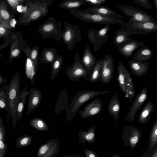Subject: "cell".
<instances>
[{
	"label": "cell",
	"instance_id": "6da1fadb",
	"mask_svg": "<svg viewBox=\"0 0 157 157\" xmlns=\"http://www.w3.org/2000/svg\"><path fill=\"white\" fill-rule=\"evenodd\" d=\"M20 75L17 71L11 78L8 85V98L9 111L7 112V120L10 117L12 123L15 125L17 121L16 116L17 105L20 94Z\"/></svg>",
	"mask_w": 157,
	"mask_h": 157
},
{
	"label": "cell",
	"instance_id": "7a4b0ae2",
	"mask_svg": "<svg viewBox=\"0 0 157 157\" xmlns=\"http://www.w3.org/2000/svg\"><path fill=\"white\" fill-rule=\"evenodd\" d=\"M109 90L96 91L86 90L79 91L72 98L67 109L66 120L69 122L73 120L80 107L91 99L101 95L105 94Z\"/></svg>",
	"mask_w": 157,
	"mask_h": 157
},
{
	"label": "cell",
	"instance_id": "3957f363",
	"mask_svg": "<svg viewBox=\"0 0 157 157\" xmlns=\"http://www.w3.org/2000/svg\"><path fill=\"white\" fill-rule=\"evenodd\" d=\"M53 0H36L28 1V8L24 15L23 22L25 24L38 20L46 16L48 8L52 4Z\"/></svg>",
	"mask_w": 157,
	"mask_h": 157
},
{
	"label": "cell",
	"instance_id": "277c9868",
	"mask_svg": "<svg viewBox=\"0 0 157 157\" xmlns=\"http://www.w3.org/2000/svg\"><path fill=\"white\" fill-rule=\"evenodd\" d=\"M117 81L125 98L131 102L135 95V88L133 79L130 73L122 61L118 63Z\"/></svg>",
	"mask_w": 157,
	"mask_h": 157
},
{
	"label": "cell",
	"instance_id": "5b68a950",
	"mask_svg": "<svg viewBox=\"0 0 157 157\" xmlns=\"http://www.w3.org/2000/svg\"><path fill=\"white\" fill-rule=\"evenodd\" d=\"M68 11L77 18L86 22L106 25L118 24L124 27L127 24L126 22L121 19L105 17L98 14L89 13L81 10L74 9Z\"/></svg>",
	"mask_w": 157,
	"mask_h": 157
},
{
	"label": "cell",
	"instance_id": "8992f818",
	"mask_svg": "<svg viewBox=\"0 0 157 157\" xmlns=\"http://www.w3.org/2000/svg\"><path fill=\"white\" fill-rule=\"evenodd\" d=\"M62 22L56 21L53 17H49L48 19L38 28L39 33L44 39L53 38L59 42L62 38Z\"/></svg>",
	"mask_w": 157,
	"mask_h": 157
},
{
	"label": "cell",
	"instance_id": "52a82bcc",
	"mask_svg": "<svg viewBox=\"0 0 157 157\" xmlns=\"http://www.w3.org/2000/svg\"><path fill=\"white\" fill-rule=\"evenodd\" d=\"M64 27L62 31L63 41L67 46L68 50H72L77 43L82 39L80 27L76 25L64 22Z\"/></svg>",
	"mask_w": 157,
	"mask_h": 157
},
{
	"label": "cell",
	"instance_id": "ba28073f",
	"mask_svg": "<svg viewBox=\"0 0 157 157\" xmlns=\"http://www.w3.org/2000/svg\"><path fill=\"white\" fill-rule=\"evenodd\" d=\"M129 36L134 34L145 35L157 31V23L152 22H139L130 18L125 27Z\"/></svg>",
	"mask_w": 157,
	"mask_h": 157
},
{
	"label": "cell",
	"instance_id": "9c48e42d",
	"mask_svg": "<svg viewBox=\"0 0 157 157\" xmlns=\"http://www.w3.org/2000/svg\"><path fill=\"white\" fill-rule=\"evenodd\" d=\"M143 131L136 126L124 125L122 133V140L124 146H128L131 151H133L140 141Z\"/></svg>",
	"mask_w": 157,
	"mask_h": 157
},
{
	"label": "cell",
	"instance_id": "30bf717a",
	"mask_svg": "<svg viewBox=\"0 0 157 157\" xmlns=\"http://www.w3.org/2000/svg\"><path fill=\"white\" fill-rule=\"evenodd\" d=\"M66 74L69 79L73 82H77L81 78L86 80L88 74L83 65L79 53H76L72 65L66 68Z\"/></svg>",
	"mask_w": 157,
	"mask_h": 157
},
{
	"label": "cell",
	"instance_id": "8fae6325",
	"mask_svg": "<svg viewBox=\"0 0 157 157\" xmlns=\"http://www.w3.org/2000/svg\"><path fill=\"white\" fill-rule=\"evenodd\" d=\"M118 8L126 16L131 17L139 22H152L157 23V21L151 15L142 10L135 7L126 5H120Z\"/></svg>",
	"mask_w": 157,
	"mask_h": 157
},
{
	"label": "cell",
	"instance_id": "7c38bea8",
	"mask_svg": "<svg viewBox=\"0 0 157 157\" xmlns=\"http://www.w3.org/2000/svg\"><path fill=\"white\" fill-rule=\"evenodd\" d=\"M148 97L147 89L145 87L142 89L136 96L125 117V121L130 123L134 121L136 112L146 101Z\"/></svg>",
	"mask_w": 157,
	"mask_h": 157
},
{
	"label": "cell",
	"instance_id": "4fadbf2b",
	"mask_svg": "<svg viewBox=\"0 0 157 157\" xmlns=\"http://www.w3.org/2000/svg\"><path fill=\"white\" fill-rule=\"evenodd\" d=\"M101 59L102 68L99 81L103 84L110 82L113 78L114 65L113 58L110 54L106 55Z\"/></svg>",
	"mask_w": 157,
	"mask_h": 157
},
{
	"label": "cell",
	"instance_id": "5bb4252c",
	"mask_svg": "<svg viewBox=\"0 0 157 157\" xmlns=\"http://www.w3.org/2000/svg\"><path fill=\"white\" fill-rule=\"evenodd\" d=\"M60 149L58 139L49 140L39 148L36 157H54L57 155Z\"/></svg>",
	"mask_w": 157,
	"mask_h": 157
},
{
	"label": "cell",
	"instance_id": "9a60e30c",
	"mask_svg": "<svg viewBox=\"0 0 157 157\" xmlns=\"http://www.w3.org/2000/svg\"><path fill=\"white\" fill-rule=\"evenodd\" d=\"M87 37L93 44L94 50L95 52L98 51L108 39L107 32L102 29L98 30L89 29L88 32Z\"/></svg>",
	"mask_w": 157,
	"mask_h": 157
},
{
	"label": "cell",
	"instance_id": "2e32d148",
	"mask_svg": "<svg viewBox=\"0 0 157 157\" xmlns=\"http://www.w3.org/2000/svg\"><path fill=\"white\" fill-rule=\"evenodd\" d=\"M103 101L98 98H96L83 108V110L78 112L82 118H86L93 117L101 112L103 108Z\"/></svg>",
	"mask_w": 157,
	"mask_h": 157
},
{
	"label": "cell",
	"instance_id": "e0dca14e",
	"mask_svg": "<svg viewBox=\"0 0 157 157\" xmlns=\"http://www.w3.org/2000/svg\"><path fill=\"white\" fill-rule=\"evenodd\" d=\"M29 97L26 114H29L36 109L41 102V91L36 87H32L29 92Z\"/></svg>",
	"mask_w": 157,
	"mask_h": 157
},
{
	"label": "cell",
	"instance_id": "ac0fdd59",
	"mask_svg": "<svg viewBox=\"0 0 157 157\" xmlns=\"http://www.w3.org/2000/svg\"><path fill=\"white\" fill-rule=\"evenodd\" d=\"M81 61L88 75H90L96 64L98 60L88 45L85 47Z\"/></svg>",
	"mask_w": 157,
	"mask_h": 157
},
{
	"label": "cell",
	"instance_id": "d6986e66",
	"mask_svg": "<svg viewBox=\"0 0 157 157\" xmlns=\"http://www.w3.org/2000/svg\"><path fill=\"white\" fill-rule=\"evenodd\" d=\"M83 11L90 13L98 14L101 16L111 18L124 19V17L117 13L108 7L100 6L87 8Z\"/></svg>",
	"mask_w": 157,
	"mask_h": 157
},
{
	"label": "cell",
	"instance_id": "ffe728a7",
	"mask_svg": "<svg viewBox=\"0 0 157 157\" xmlns=\"http://www.w3.org/2000/svg\"><path fill=\"white\" fill-rule=\"evenodd\" d=\"M145 46V44L134 40L118 47L120 53L126 58L131 56L139 47Z\"/></svg>",
	"mask_w": 157,
	"mask_h": 157
},
{
	"label": "cell",
	"instance_id": "44dd1931",
	"mask_svg": "<svg viewBox=\"0 0 157 157\" xmlns=\"http://www.w3.org/2000/svg\"><path fill=\"white\" fill-rule=\"evenodd\" d=\"M128 63L132 74L139 78L145 74L148 70L149 64L147 62H140L131 60Z\"/></svg>",
	"mask_w": 157,
	"mask_h": 157
},
{
	"label": "cell",
	"instance_id": "7402d4cb",
	"mask_svg": "<svg viewBox=\"0 0 157 157\" xmlns=\"http://www.w3.org/2000/svg\"><path fill=\"white\" fill-rule=\"evenodd\" d=\"M154 110L153 102L149 101L142 109L138 116L137 122L142 124H146L150 121Z\"/></svg>",
	"mask_w": 157,
	"mask_h": 157
},
{
	"label": "cell",
	"instance_id": "603a6c76",
	"mask_svg": "<svg viewBox=\"0 0 157 157\" xmlns=\"http://www.w3.org/2000/svg\"><path fill=\"white\" fill-rule=\"evenodd\" d=\"M108 110L110 115L117 122L120 112L121 106L118 96L115 94L108 104Z\"/></svg>",
	"mask_w": 157,
	"mask_h": 157
},
{
	"label": "cell",
	"instance_id": "cb8c5ba5",
	"mask_svg": "<svg viewBox=\"0 0 157 157\" xmlns=\"http://www.w3.org/2000/svg\"><path fill=\"white\" fill-rule=\"evenodd\" d=\"M68 95L67 92L65 89H62L59 95L57 101L55 106L54 111L55 115L65 109H67L68 105Z\"/></svg>",
	"mask_w": 157,
	"mask_h": 157
},
{
	"label": "cell",
	"instance_id": "d4e9b609",
	"mask_svg": "<svg viewBox=\"0 0 157 157\" xmlns=\"http://www.w3.org/2000/svg\"><path fill=\"white\" fill-rule=\"evenodd\" d=\"M153 54V52L145 46L139 49L133 56L131 60L140 62L147 61L150 59Z\"/></svg>",
	"mask_w": 157,
	"mask_h": 157
},
{
	"label": "cell",
	"instance_id": "484cf974",
	"mask_svg": "<svg viewBox=\"0 0 157 157\" xmlns=\"http://www.w3.org/2000/svg\"><path fill=\"white\" fill-rule=\"evenodd\" d=\"M78 133L79 143H93L95 141V127L94 125L89 128L87 131L80 130Z\"/></svg>",
	"mask_w": 157,
	"mask_h": 157
},
{
	"label": "cell",
	"instance_id": "4316f807",
	"mask_svg": "<svg viewBox=\"0 0 157 157\" xmlns=\"http://www.w3.org/2000/svg\"><path fill=\"white\" fill-rule=\"evenodd\" d=\"M28 86L26 84L20 92L17 105L16 116L17 121H20L22 117L27 96L28 95Z\"/></svg>",
	"mask_w": 157,
	"mask_h": 157
},
{
	"label": "cell",
	"instance_id": "83f0119b",
	"mask_svg": "<svg viewBox=\"0 0 157 157\" xmlns=\"http://www.w3.org/2000/svg\"><path fill=\"white\" fill-rule=\"evenodd\" d=\"M129 34L126 29H117L116 32L113 44L117 48L131 41L133 39L129 37Z\"/></svg>",
	"mask_w": 157,
	"mask_h": 157
},
{
	"label": "cell",
	"instance_id": "f1b7e54d",
	"mask_svg": "<svg viewBox=\"0 0 157 157\" xmlns=\"http://www.w3.org/2000/svg\"><path fill=\"white\" fill-rule=\"evenodd\" d=\"M57 52V50L53 48H45L43 49L39 58L40 63L51 64L54 60Z\"/></svg>",
	"mask_w": 157,
	"mask_h": 157
},
{
	"label": "cell",
	"instance_id": "f546056e",
	"mask_svg": "<svg viewBox=\"0 0 157 157\" xmlns=\"http://www.w3.org/2000/svg\"><path fill=\"white\" fill-rule=\"evenodd\" d=\"M24 51L27 57H29L33 63L36 70H38L39 64V46H35L32 48L28 47Z\"/></svg>",
	"mask_w": 157,
	"mask_h": 157
},
{
	"label": "cell",
	"instance_id": "4dcf8cb0",
	"mask_svg": "<svg viewBox=\"0 0 157 157\" xmlns=\"http://www.w3.org/2000/svg\"><path fill=\"white\" fill-rule=\"evenodd\" d=\"M63 61V57L59 54L56 53L54 60L50 64L52 70L50 77L52 80H54L57 76Z\"/></svg>",
	"mask_w": 157,
	"mask_h": 157
},
{
	"label": "cell",
	"instance_id": "1f68e13d",
	"mask_svg": "<svg viewBox=\"0 0 157 157\" xmlns=\"http://www.w3.org/2000/svg\"><path fill=\"white\" fill-rule=\"evenodd\" d=\"M102 68V63L101 59L98 60L97 63L92 73L85 80V82H89L94 83L99 81Z\"/></svg>",
	"mask_w": 157,
	"mask_h": 157
},
{
	"label": "cell",
	"instance_id": "d6a6232c",
	"mask_svg": "<svg viewBox=\"0 0 157 157\" xmlns=\"http://www.w3.org/2000/svg\"><path fill=\"white\" fill-rule=\"evenodd\" d=\"M25 71L26 77L30 81L31 85L34 84L35 75L37 72L34 64L32 60L27 57L25 64Z\"/></svg>",
	"mask_w": 157,
	"mask_h": 157
},
{
	"label": "cell",
	"instance_id": "836d02e7",
	"mask_svg": "<svg viewBox=\"0 0 157 157\" xmlns=\"http://www.w3.org/2000/svg\"><path fill=\"white\" fill-rule=\"evenodd\" d=\"M85 3L84 0H66L61 2L59 5L60 8L69 10L77 9Z\"/></svg>",
	"mask_w": 157,
	"mask_h": 157
},
{
	"label": "cell",
	"instance_id": "e575fe53",
	"mask_svg": "<svg viewBox=\"0 0 157 157\" xmlns=\"http://www.w3.org/2000/svg\"><path fill=\"white\" fill-rule=\"evenodd\" d=\"M8 85L4 86L0 91V109L8 112L9 105L8 98Z\"/></svg>",
	"mask_w": 157,
	"mask_h": 157
},
{
	"label": "cell",
	"instance_id": "d590c367",
	"mask_svg": "<svg viewBox=\"0 0 157 157\" xmlns=\"http://www.w3.org/2000/svg\"><path fill=\"white\" fill-rule=\"evenodd\" d=\"M29 123L31 126L37 131H46L49 130V127L42 119L35 118L30 120Z\"/></svg>",
	"mask_w": 157,
	"mask_h": 157
},
{
	"label": "cell",
	"instance_id": "8d00e7d4",
	"mask_svg": "<svg viewBox=\"0 0 157 157\" xmlns=\"http://www.w3.org/2000/svg\"><path fill=\"white\" fill-rule=\"evenodd\" d=\"M0 17L2 22L4 23L6 26L10 20L13 18L12 16L9 11L4 1L0 2Z\"/></svg>",
	"mask_w": 157,
	"mask_h": 157
},
{
	"label": "cell",
	"instance_id": "74e56055",
	"mask_svg": "<svg viewBox=\"0 0 157 157\" xmlns=\"http://www.w3.org/2000/svg\"><path fill=\"white\" fill-rule=\"evenodd\" d=\"M5 130L0 113V157H3L7 150L6 145L4 142Z\"/></svg>",
	"mask_w": 157,
	"mask_h": 157
},
{
	"label": "cell",
	"instance_id": "f35d334b",
	"mask_svg": "<svg viewBox=\"0 0 157 157\" xmlns=\"http://www.w3.org/2000/svg\"><path fill=\"white\" fill-rule=\"evenodd\" d=\"M32 137L28 135H23L16 140V147L17 148L26 147L32 142Z\"/></svg>",
	"mask_w": 157,
	"mask_h": 157
},
{
	"label": "cell",
	"instance_id": "ab89813d",
	"mask_svg": "<svg viewBox=\"0 0 157 157\" xmlns=\"http://www.w3.org/2000/svg\"><path fill=\"white\" fill-rule=\"evenodd\" d=\"M150 142L151 146L155 145L157 142V118L154 121L150 132Z\"/></svg>",
	"mask_w": 157,
	"mask_h": 157
},
{
	"label": "cell",
	"instance_id": "60d3db41",
	"mask_svg": "<svg viewBox=\"0 0 157 157\" xmlns=\"http://www.w3.org/2000/svg\"><path fill=\"white\" fill-rule=\"evenodd\" d=\"M16 44L14 43L12 44L10 47L9 63H10L14 58L17 57L21 54V51L19 48L16 47Z\"/></svg>",
	"mask_w": 157,
	"mask_h": 157
},
{
	"label": "cell",
	"instance_id": "b9f144b4",
	"mask_svg": "<svg viewBox=\"0 0 157 157\" xmlns=\"http://www.w3.org/2000/svg\"><path fill=\"white\" fill-rule=\"evenodd\" d=\"M134 3L148 9H151L153 7L149 0H132Z\"/></svg>",
	"mask_w": 157,
	"mask_h": 157
},
{
	"label": "cell",
	"instance_id": "7bdbcfd3",
	"mask_svg": "<svg viewBox=\"0 0 157 157\" xmlns=\"http://www.w3.org/2000/svg\"><path fill=\"white\" fill-rule=\"evenodd\" d=\"M3 22H0V38L7 37L10 31Z\"/></svg>",
	"mask_w": 157,
	"mask_h": 157
},
{
	"label": "cell",
	"instance_id": "ee69618b",
	"mask_svg": "<svg viewBox=\"0 0 157 157\" xmlns=\"http://www.w3.org/2000/svg\"><path fill=\"white\" fill-rule=\"evenodd\" d=\"M85 3H87L93 6L97 7L101 6L104 3L106 0H84Z\"/></svg>",
	"mask_w": 157,
	"mask_h": 157
},
{
	"label": "cell",
	"instance_id": "f6af8a7d",
	"mask_svg": "<svg viewBox=\"0 0 157 157\" xmlns=\"http://www.w3.org/2000/svg\"><path fill=\"white\" fill-rule=\"evenodd\" d=\"M84 151L86 157H98L96 153L93 151L84 148Z\"/></svg>",
	"mask_w": 157,
	"mask_h": 157
},
{
	"label": "cell",
	"instance_id": "bcb514c9",
	"mask_svg": "<svg viewBox=\"0 0 157 157\" xmlns=\"http://www.w3.org/2000/svg\"><path fill=\"white\" fill-rule=\"evenodd\" d=\"M8 2L12 9L14 10H16L17 6L20 3L18 0H6Z\"/></svg>",
	"mask_w": 157,
	"mask_h": 157
},
{
	"label": "cell",
	"instance_id": "7dc6e473",
	"mask_svg": "<svg viewBox=\"0 0 157 157\" xmlns=\"http://www.w3.org/2000/svg\"><path fill=\"white\" fill-rule=\"evenodd\" d=\"M16 23V19L13 18L8 23L6 26L8 29H11L15 27Z\"/></svg>",
	"mask_w": 157,
	"mask_h": 157
},
{
	"label": "cell",
	"instance_id": "c3c4849f",
	"mask_svg": "<svg viewBox=\"0 0 157 157\" xmlns=\"http://www.w3.org/2000/svg\"><path fill=\"white\" fill-rule=\"evenodd\" d=\"M60 157H81L80 155L77 154H69Z\"/></svg>",
	"mask_w": 157,
	"mask_h": 157
},
{
	"label": "cell",
	"instance_id": "681fc988",
	"mask_svg": "<svg viewBox=\"0 0 157 157\" xmlns=\"http://www.w3.org/2000/svg\"><path fill=\"white\" fill-rule=\"evenodd\" d=\"M7 81L6 78L4 77L0 74V85L6 83Z\"/></svg>",
	"mask_w": 157,
	"mask_h": 157
},
{
	"label": "cell",
	"instance_id": "f907efd6",
	"mask_svg": "<svg viewBox=\"0 0 157 157\" xmlns=\"http://www.w3.org/2000/svg\"><path fill=\"white\" fill-rule=\"evenodd\" d=\"M23 7V6L21 5H18L16 8V10L18 12L22 13V9Z\"/></svg>",
	"mask_w": 157,
	"mask_h": 157
},
{
	"label": "cell",
	"instance_id": "816d5d0a",
	"mask_svg": "<svg viewBox=\"0 0 157 157\" xmlns=\"http://www.w3.org/2000/svg\"><path fill=\"white\" fill-rule=\"evenodd\" d=\"M151 157H157V149L155 150Z\"/></svg>",
	"mask_w": 157,
	"mask_h": 157
},
{
	"label": "cell",
	"instance_id": "f5cc1de1",
	"mask_svg": "<svg viewBox=\"0 0 157 157\" xmlns=\"http://www.w3.org/2000/svg\"><path fill=\"white\" fill-rule=\"evenodd\" d=\"M154 3L156 10H157V0H154Z\"/></svg>",
	"mask_w": 157,
	"mask_h": 157
},
{
	"label": "cell",
	"instance_id": "db71d44e",
	"mask_svg": "<svg viewBox=\"0 0 157 157\" xmlns=\"http://www.w3.org/2000/svg\"><path fill=\"white\" fill-rule=\"evenodd\" d=\"M111 157H121L120 155L117 154H115L114 155H113Z\"/></svg>",
	"mask_w": 157,
	"mask_h": 157
},
{
	"label": "cell",
	"instance_id": "11a10c76",
	"mask_svg": "<svg viewBox=\"0 0 157 157\" xmlns=\"http://www.w3.org/2000/svg\"><path fill=\"white\" fill-rule=\"evenodd\" d=\"M2 54H1L0 53V59H1V57H2Z\"/></svg>",
	"mask_w": 157,
	"mask_h": 157
},
{
	"label": "cell",
	"instance_id": "9f6ffc18",
	"mask_svg": "<svg viewBox=\"0 0 157 157\" xmlns=\"http://www.w3.org/2000/svg\"><path fill=\"white\" fill-rule=\"evenodd\" d=\"M2 22V20H1V17H0V22Z\"/></svg>",
	"mask_w": 157,
	"mask_h": 157
},
{
	"label": "cell",
	"instance_id": "6f0895ef",
	"mask_svg": "<svg viewBox=\"0 0 157 157\" xmlns=\"http://www.w3.org/2000/svg\"><path fill=\"white\" fill-rule=\"evenodd\" d=\"M2 89V88H1V87H0V90H1Z\"/></svg>",
	"mask_w": 157,
	"mask_h": 157
}]
</instances>
